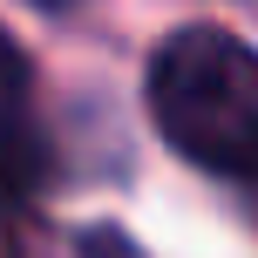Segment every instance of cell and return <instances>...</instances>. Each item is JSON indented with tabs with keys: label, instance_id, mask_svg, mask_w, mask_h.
<instances>
[{
	"label": "cell",
	"instance_id": "obj_5",
	"mask_svg": "<svg viewBox=\"0 0 258 258\" xmlns=\"http://www.w3.org/2000/svg\"><path fill=\"white\" fill-rule=\"evenodd\" d=\"M251 211H258V183H251Z\"/></svg>",
	"mask_w": 258,
	"mask_h": 258
},
{
	"label": "cell",
	"instance_id": "obj_2",
	"mask_svg": "<svg viewBox=\"0 0 258 258\" xmlns=\"http://www.w3.org/2000/svg\"><path fill=\"white\" fill-rule=\"evenodd\" d=\"M27 89H34L27 54L0 27V197H27L41 183V156H48L34 122H27Z\"/></svg>",
	"mask_w": 258,
	"mask_h": 258
},
{
	"label": "cell",
	"instance_id": "obj_3",
	"mask_svg": "<svg viewBox=\"0 0 258 258\" xmlns=\"http://www.w3.org/2000/svg\"><path fill=\"white\" fill-rule=\"evenodd\" d=\"M48 258H143L116 224H82V231H61L48 245Z\"/></svg>",
	"mask_w": 258,
	"mask_h": 258
},
{
	"label": "cell",
	"instance_id": "obj_1",
	"mask_svg": "<svg viewBox=\"0 0 258 258\" xmlns=\"http://www.w3.org/2000/svg\"><path fill=\"white\" fill-rule=\"evenodd\" d=\"M150 116L177 156L258 183V48L231 27H177L150 61Z\"/></svg>",
	"mask_w": 258,
	"mask_h": 258
},
{
	"label": "cell",
	"instance_id": "obj_4",
	"mask_svg": "<svg viewBox=\"0 0 258 258\" xmlns=\"http://www.w3.org/2000/svg\"><path fill=\"white\" fill-rule=\"evenodd\" d=\"M41 7H68V0H41Z\"/></svg>",
	"mask_w": 258,
	"mask_h": 258
}]
</instances>
